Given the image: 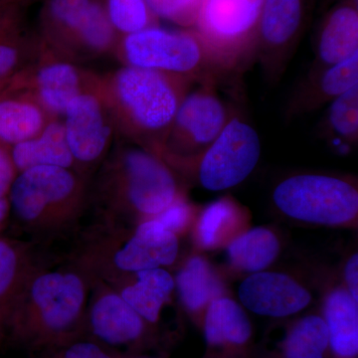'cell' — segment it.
I'll list each match as a JSON object with an SVG mask.
<instances>
[{
  "label": "cell",
  "mask_w": 358,
  "mask_h": 358,
  "mask_svg": "<svg viewBox=\"0 0 358 358\" xmlns=\"http://www.w3.org/2000/svg\"><path fill=\"white\" fill-rule=\"evenodd\" d=\"M90 291L91 279L75 264L58 268L41 264L26 284L8 338L45 352L82 339Z\"/></svg>",
  "instance_id": "cell-1"
},
{
  "label": "cell",
  "mask_w": 358,
  "mask_h": 358,
  "mask_svg": "<svg viewBox=\"0 0 358 358\" xmlns=\"http://www.w3.org/2000/svg\"><path fill=\"white\" fill-rule=\"evenodd\" d=\"M185 78L124 66L102 79L115 131L157 155L186 94L194 86Z\"/></svg>",
  "instance_id": "cell-2"
},
{
  "label": "cell",
  "mask_w": 358,
  "mask_h": 358,
  "mask_svg": "<svg viewBox=\"0 0 358 358\" xmlns=\"http://www.w3.org/2000/svg\"><path fill=\"white\" fill-rule=\"evenodd\" d=\"M173 169L159 155L134 145L117 150L96 181V199L103 222L134 216L155 217L182 196Z\"/></svg>",
  "instance_id": "cell-3"
},
{
  "label": "cell",
  "mask_w": 358,
  "mask_h": 358,
  "mask_svg": "<svg viewBox=\"0 0 358 358\" xmlns=\"http://www.w3.org/2000/svg\"><path fill=\"white\" fill-rule=\"evenodd\" d=\"M100 223L73 262L90 278L113 285L140 271L169 267L178 259V235L155 218L129 231L122 224Z\"/></svg>",
  "instance_id": "cell-4"
},
{
  "label": "cell",
  "mask_w": 358,
  "mask_h": 358,
  "mask_svg": "<svg viewBox=\"0 0 358 358\" xmlns=\"http://www.w3.org/2000/svg\"><path fill=\"white\" fill-rule=\"evenodd\" d=\"M88 195L86 176L75 169L34 166L17 173L7 199L18 225L44 239L73 229Z\"/></svg>",
  "instance_id": "cell-5"
},
{
  "label": "cell",
  "mask_w": 358,
  "mask_h": 358,
  "mask_svg": "<svg viewBox=\"0 0 358 358\" xmlns=\"http://www.w3.org/2000/svg\"><path fill=\"white\" fill-rule=\"evenodd\" d=\"M117 47L126 65L185 78L194 84H219L230 76L193 28L150 26L124 35Z\"/></svg>",
  "instance_id": "cell-6"
},
{
  "label": "cell",
  "mask_w": 358,
  "mask_h": 358,
  "mask_svg": "<svg viewBox=\"0 0 358 358\" xmlns=\"http://www.w3.org/2000/svg\"><path fill=\"white\" fill-rule=\"evenodd\" d=\"M261 140L258 131L235 109L217 138L203 152L188 157L162 159L171 169L193 174L209 192H222L243 182L258 164Z\"/></svg>",
  "instance_id": "cell-7"
},
{
  "label": "cell",
  "mask_w": 358,
  "mask_h": 358,
  "mask_svg": "<svg viewBox=\"0 0 358 358\" xmlns=\"http://www.w3.org/2000/svg\"><path fill=\"white\" fill-rule=\"evenodd\" d=\"M273 201L294 220L343 225L357 217V185L352 178L331 174H294L275 186Z\"/></svg>",
  "instance_id": "cell-8"
},
{
  "label": "cell",
  "mask_w": 358,
  "mask_h": 358,
  "mask_svg": "<svg viewBox=\"0 0 358 358\" xmlns=\"http://www.w3.org/2000/svg\"><path fill=\"white\" fill-rule=\"evenodd\" d=\"M263 6L264 0H203L193 29L230 76L255 56Z\"/></svg>",
  "instance_id": "cell-9"
},
{
  "label": "cell",
  "mask_w": 358,
  "mask_h": 358,
  "mask_svg": "<svg viewBox=\"0 0 358 358\" xmlns=\"http://www.w3.org/2000/svg\"><path fill=\"white\" fill-rule=\"evenodd\" d=\"M218 87L215 82H205L186 94L159 157H192L217 138L236 109L221 98Z\"/></svg>",
  "instance_id": "cell-10"
},
{
  "label": "cell",
  "mask_w": 358,
  "mask_h": 358,
  "mask_svg": "<svg viewBox=\"0 0 358 358\" xmlns=\"http://www.w3.org/2000/svg\"><path fill=\"white\" fill-rule=\"evenodd\" d=\"M66 138L78 173L98 166L114 138L115 124L103 95L102 79L96 78L65 110Z\"/></svg>",
  "instance_id": "cell-11"
},
{
  "label": "cell",
  "mask_w": 358,
  "mask_h": 358,
  "mask_svg": "<svg viewBox=\"0 0 358 358\" xmlns=\"http://www.w3.org/2000/svg\"><path fill=\"white\" fill-rule=\"evenodd\" d=\"M310 0H264L255 56L271 84L282 79L305 31Z\"/></svg>",
  "instance_id": "cell-12"
},
{
  "label": "cell",
  "mask_w": 358,
  "mask_h": 358,
  "mask_svg": "<svg viewBox=\"0 0 358 358\" xmlns=\"http://www.w3.org/2000/svg\"><path fill=\"white\" fill-rule=\"evenodd\" d=\"M39 60L13 78L30 90L44 109L52 115L63 117L68 105L93 83L95 76L82 72L44 44Z\"/></svg>",
  "instance_id": "cell-13"
},
{
  "label": "cell",
  "mask_w": 358,
  "mask_h": 358,
  "mask_svg": "<svg viewBox=\"0 0 358 358\" xmlns=\"http://www.w3.org/2000/svg\"><path fill=\"white\" fill-rule=\"evenodd\" d=\"M91 279L92 296L86 315V329L106 348L129 345L141 338L145 320L107 282Z\"/></svg>",
  "instance_id": "cell-14"
},
{
  "label": "cell",
  "mask_w": 358,
  "mask_h": 358,
  "mask_svg": "<svg viewBox=\"0 0 358 358\" xmlns=\"http://www.w3.org/2000/svg\"><path fill=\"white\" fill-rule=\"evenodd\" d=\"M240 301L257 315L286 317L301 312L312 301L303 285L282 273H255L247 277L238 289Z\"/></svg>",
  "instance_id": "cell-15"
},
{
  "label": "cell",
  "mask_w": 358,
  "mask_h": 358,
  "mask_svg": "<svg viewBox=\"0 0 358 358\" xmlns=\"http://www.w3.org/2000/svg\"><path fill=\"white\" fill-rule=\"evenodd\" d=\"M357 84L358 52L338 64L310 68L289 96L285 117L291 121L317 112Z\"/></svg>",
  "instance_id": "cell-16"
},
{
  "label": "cell",
  "mask_w": 358,
  "mask_h": 358,
  "mask_svg": "<svg viewBox=\"0 0 358 358\" xmlns=\"http://www.w3.org/2000/svg\"><path fill=\"white\" fill-rule=\"evenodd\" d=\"M52 117L32 92L13 78L0 83V143L11 148L43 131Z\"/></svg>",
  "instance_id": "cell-17"
},
{
  "label": "cell",
  "mask_w": 358,
  "mask_h": 358,
  "mask_svg": "<svg viewBox=\"0 0 358 358\" xmlns=\"http://www.w3.org/2000/svg\"><path fill=\"white\" fill-rule=\"evenodd\" d=\"M25 242L0 236V345L8 338L9 327L26 284L41 265Z\"/></svg>",
  "instance_id": "cell-18"
},
{
  "label": "cell",
  "mask_w": 358,
  "mask_h": 358,
  "mask_svg": "<svg viewBox=\"0 0 358 358\" xmlns=\"http://www.w3.org/2000/svg\"><path fill=\"white\" fill-rule=\"evenodd\" d=\"M357 52L358 0H336L320 23L310 68L338 64Z\"/></svg>",
  "instance_id": "cell-19"
},
{
  "label": "cell",
  "mask_w": 358,
  "mask_h": 358,
  "mask_svg": "<svg viewBox=\"0 0 358 358\" xmlns=\"http://www.w3.org/2000/svg\"><path fill=\"white\" fill-rule=\"evenodd\" d=\"M110 286L148 324L159 320L176 289L174 278L164 268L140 271Z\"/></svg>",
  "instance_id": "cell-20"
},
{
  "label": "cell",
  "mask_w": 358,
  "mask_h": 358,
  "mask_svg": "<svg viewBox=\"0 0 358 358\" xmlns=\"http://www.w3.org/2000/svg\"><path fill=\"white\" fill-rule=\"evenodd\" d=\"M10 154L17 173L34 166H59L77 171L66 138L64 124L58 119L49 122L34 138L14 145Z\"/></svg>",
  "instance_id": "cell-21"
},
{
  "label": "cell",
  "mask_w": 358,
  "mask_h": 358,
  "mask_svg": "<svg viewBox=\"0 0 358 358\" xmlns=\"http://www.w3.org/2000/svg\"><path fill=\"white\" fill-rule=\"evenodd\" d=\"M179 300L188 312L196 313L221 298L222 282L213 267L200 256H193L174 277Z\"/></svg>",
  "instance_id": "cell-22"
},
{
  "label": "cell",
  "mask_w": 358,
  "mask_h": 358,
  "mask_svg": "<svg viewBox=\"0 0 358 358\" xmlns=\"http://www.w3.org/2000/svg\"><path fill=\"white\" fill-rule=\"evenodd\" d=\"M357 301L343 289L331 292L324 303V322L329 343L341 357H353L358 352Z\"/></svg>",
  "instance_id": "cell-23"
},
{
  "label": "cell",
  "mask_w": 358,
  "mask_h": 358,
  "mask_svg": "<svg viewBox=\"0 0 358 358\" xmlns=\"http://www.w3.org/2000/svg\"><path fill=\"white\" fill-rule=\"evenodd\" d=\"M281 245L273 231L256 227L235 238L227 247L228 262L235 270L255 274L270 267Z\"/></svg>",
  "instance_id": "cell-24"
},
{
  "label": "cell",
  "mask_w": 358,
  "mask_h": 358,
  "mask_svg": "<svg viewBox=\"0 0 358 358\" xmlns=\"http://www.w3.org/2000/svg\"><path fill=\"white\" fill-rule=\"evenodd\" d=\"M317 134L336 150L348 152L358 143V84L327 106Z\"/></svg>",
  "instance_id": "cell-25"
},
{
  "label": "cell",
  "mask_w": 358,
  "mask_h": 358,
  "mask_svg": "<svg viewBox=\"0 0 358 358\" xmlns=\"http://www.w3.org/2000/svg\"><path fill=\"white\" fill-rule=\"evenodd\" d=\"M205 338L211 345H243L252 334L251 322L237 301L221 296L207 307Z\"/></svg>",
  "instance_id": "cell-26"
},
{
  "label": "cell",
  "mask_w": 358,
  "mask_h": 358,
  "mask_svg": "<svg viewBox=\"0 0 358 358\" xmlns=\"http://www.w3.org/2000/svg\"><path fill=\"white\" fill-rule=\"evenodd\" d=\"M329 345L326 322L319 315H308L299 320L285 341L286 358H324Z\"/></svg>",
  "instance_id": "cell-27"
},
{
  "label": "cell",
  "mask_w": 358,
  "mask_h": 358,
  "mask_svg": "<svg viewBox=\"0 0 358 358\" xmlns=\"http://www.w3.org/2000/svg\"><path fill=\"white\" fill-rule=\"evenodd\" d=\"M241 215V208L234 199L222 197L207 205L197 221V243L205 249L215 248L225 234L226 229L236 222Z\"/></svg>",
  "instance_id": "cell-28"
},
{
  "label": "cell",
  "mask_w": 358,
  "mask_h": 358,
  "mask_svg": "<svg viewBox=\"0 0 358 358\" xmlns=\"http://www.w3.org/2000/svg\"><path fill=\"white\" fill-rule=\"evenodd\" d=\"M106 10L117 34H131L159 24L147 0H108Z\"/></svg>",
  "instance_id": "cell-29"
},
{
  "label": "cell",
  "mask_w": 358,
  "mask_h": 358,
  "mask_svg": "<svg viewBox=\"0 0 358 358\" xmlns=\"http://www.w3.org/2000/svg\"><path fill=\"white\" fill-rule=\"evenodd\" d=\"M155 20L190 29L195 26L203 0H147Z\"/></svg>",
  "instance_id": "cell-30"
},
{
  "label": "cell",
  "mask_w": 358,
  "mask_h": 358,
  "mask_svg": "<svg viewBox=\"0 0 358 358\" xmlns=\"http://www.w3.org/2000/svg\"><path fill=\"white\" fill-rule=\"evenodd\" d=\"M30 47L18 30L0 39V83L25 69Z\"/></svg>",
  "instance_id": "cell-31"
},
{
  "label": "cell",
  "mask_w": 358,
  "mask_h": 358,
  "mask_svg": "<svg viewBox=\"0 0 358 358\" xmlns=\"http://www.w3.org/2000/svg\"><path fill=\"white\" fill-rule=\"evenodd\" d=\"M40 358H115L114 352L96 341H74L57 348V350L46 352Z\"/></svg>",
  "instance_id": "cell-32"
},
{
  "label": "cell",
  "mask_w": 358,
  "mask_h": 358,
  "mask_svg": "<svg viewBox=\"0 0 358 358\" xmlns=\"http://www.w3.org/2000/svg\"><path fill=\"white\" fill-rule=\"evenodd\" d=\"M192 216V205L188 203L185 196H180L173 203L166 207L164 211L155 215V220L159 221L167 230L171 231L174 234L185 230L187 223Z\"/></svg>",
  "instance_id": "cell-33"
},
{
  "label": "cell",
  "mask_w": 358,
  "mask_h": 358,
  "mask_svg": "<svg viewBox=\"0 0 358 358\" xmlns=\"http://www.w3.org/2000/svg\"><path fill=\"white\" fill-rule=\"evenodd\" d=\"M17 173L11 157L10 148L0 143V199H7Z\"/></svg>",
  "instance_id": "cell-34"
},
{
  "label": "cell",
  "mask_w": 358,
  "mask_h": 358,
  "mask_svg": "<svg viewBox=\"0 0 358 358\" xmlns=\"http://www.w3.org/2000/svg\"><path fill=\"white\" fill-rule=\"evenodd\" d=\"M345 280L348 288V293L352 296L353 300L358 301V256L353 254L345 267Z\"/></svg>",
  "instance_id": "cell-35"
},
{
  "label": "cell",
  "mask_w": 358,
  "mask_h": 358,
  "mask_svg": "<svg viewBox=\"0 0 358 358\" xmlns=\"http://www.w3.org/2000/svg\"><path fill=\"white\" fill-rule=\"evenodd\" d=\"M9 216H10V207H9L8 199H0V232L6 227Z\"/></svg>",
  "instance_id": "cell-36"
},
{
  "label": "cell",
  "mask_w": 358,
  "mask_h": 358,
  "mask_svg": "<svg viewBox=\"0 0 358 358\" xmlns=\"http://www.w3.org/2000/svg\"><path fill=\"white\" fill-rule=\"evenodd\" d=\"M26 0H0V8H7V7H14L20 2Z\"/></svg>",
  "instance_id": "cell-37"
},
{
  "label": "cell",
  "mask_w": 358,
  "mask_h": 358,
  "mask_svg": "<svg viewBox=\"0 0 358 358\" xmlns=\"http://www.w3.org/2000/svg\"><path fill=\"white\" fill-rule=\"evenodd\" d=\"M114 352V355L115 358H138V357H124V355H121V353L115 352V350H112Z\"/></svg>",
  "instance_id": "cell-38"
}]
</instances>
